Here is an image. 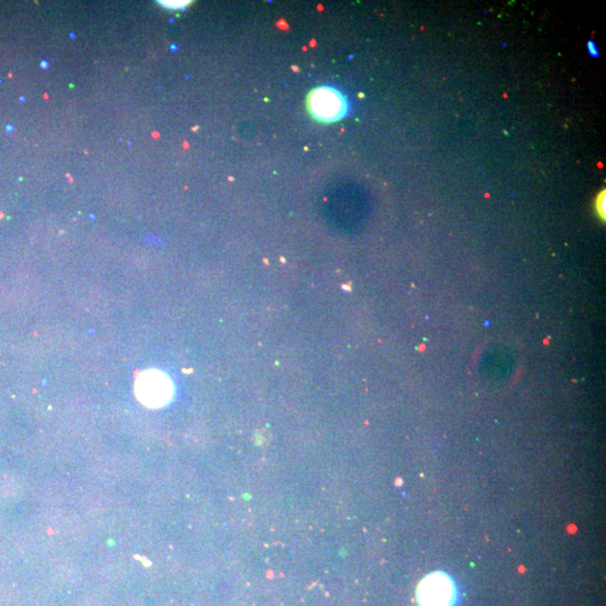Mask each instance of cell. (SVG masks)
<instances>
[{"label": "cell", "mask_w": 606, "mask_h": 606, "mask_svg": "<svg viewBox=\"0 0 606 606\" xmlns=\"http://www.w3.org/2000/svg\"><path fill=\"white\" fill-rule=\"evenodd\" d=\"M307 106L312 118L323 123H336L348 115L347 98L332 87H318L309 93Z\"/></svg>", "instance_id": "1"}, {"label": "cell", "mask_w": 606, "mask_h": 606, "mask_svg": "<svg viewBox=\"0 0 606 606\" xmlns=\"http://www.w3.org/2000/svg\"><path fill=\"white\" fill-rule=\"evenodd\" d=\"M173 384L169 376L157 370L141 373L135 384L137 399L148 408H162L171 401Z\"/></svg>", "instance_id": "2"}, {"label": "cell", "mask_w": 606, "mask_h": 606, "mask_svg": "<svg viewBox=\"0 0 606 606\" xmlns=\"http://www.w3.org/2000/svg\"><path fill=\"white\" fill-rule=\"evenodd\" d=\"M421 606H450L454 600V586L444 574L426 577L418 589Z\"/></svg>", "instance_id": "3"}, {"label": "cell", "mask_w": 606, "mask_h": 606, "mask_svg": "<svg viewBox=\"0 0 606 606\" xmlns=\"http://www.w3.org/2000/svg\"><path fill=\"white\" fill-rule=\"evenodd\" d=\"M595 208L596 213L600 219H605V191H602L598 195V198L595 200Z\"/></svg>", "instance_id": "4"}, {"label": "cell", "mask_w": 606, "mask_h": 606, "mask_svg": "<svg viewBox=\"0 0 606 606\" xmlns=\"http://www.w3.org/2000/svg\"><path fill=\"white\" fill-rule=\"evenodd\" d=\"M587 50H589V53L591 57H600V53H598V48H596V44H595V42L593 41V39H589V41L587 42Z\"/></svg>", "instance_id": "5"}, {"label": "cell", "mask_w": 606, "mask_h": 606, "mask_svg": "<svg viewBox=\"0 0 606 606\" xmlns=\"http://www.w3.org/2000/svg\"><path fill=\"white\" fill-rule=\"evenodd\" d=\"M166 7H169V8H181V7H184L186 3H166Z\"/></svg>", "instance_id": "6"}]
</instances>
